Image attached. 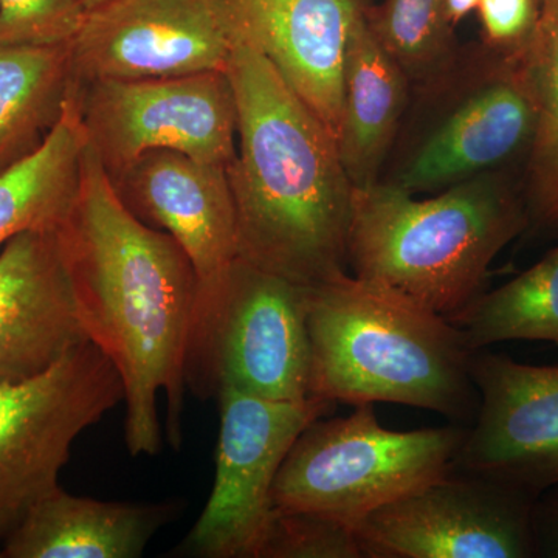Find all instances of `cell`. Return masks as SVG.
I'll use <instances>...</instances> for the list:
<instances>
[{"label":"cell","instance_id":"obj_2","mask_svg":"<svg viewBox=\"0 0 558 558\" xmlns=\"http://www.w3.org/2000/svg\"><path fill=\"white\" fill-rule=\"evenodd\" d=\"M227 75L238 112L227 168L238 258L307 288L344 274L354 186L336 135L244 40Z\"/></svg>","mask_w":558,"mask_h":558},{"label":"cell","instance_id":"obj_10","mask_svg":"<svg viewBox=\"0 0 558 558\" xmlns=\"http://www.w3.org/2000/svg\"><path fill=\"white\" fill-rule=\"evenodd\" d=\"M216 475L205 509L171 556L258 558L275 512L274 486L290 447L332 403L281 402L219 388Z\"/></svg>","mask_w":558,"mask_h":558},{"label":"cell","instance_id":"obj_8","mask_svg":"<svg viewBox=\"0 0 558 558\" xmlns=\"http://www.w3.org/2000/svg\"><path fill=\"white\" fill-rule=\"evenodd\" d=\"M120 402L123 381L92 341L39 376L0 381V542L60 486L81 433Z\"/></svg>","mask_w":558,"mask_h":558},{"label":"cell","instance_id":"obj_7","mask_svg":"<svg viewBox=\"0 0 558 558\" xmlns=\"http://www.w3.org/2000/svg\"><path fill=\"white\" fill-rule=\"evenodd\" d=\"M121 204L178 242L197 279L186 387L209 395V369L230 271L238 259L236 215L227 168L171 149L142 154L109 175Z\"/></svg>","mask_w":558,"mask_h":558},{"label":"cell","instance_id":"obj_16","mask_svg":"<svg viewBox=\"0 0 558 558\" xmlns=\"http://www.w3.org/2000/svg\"><path fill=\"white\" fill-rule=\"evenodd\" d=\"M89 341L57 229L28 230L0 248V381L32 379Z\"/></svg>","mask_w":558,"mask_h":558},{"label":"cell","instance_id":"obj_18","mask_svg":"<svg viewBox=\"0 0 558 558\" xmlns=\"http://www.w3.org/2000/svg\"><path fill=\"white\" fill-rule=\"evenodd\" d=\"M362 0L343 75L339 150L354 189L379 182L410 101L411 81L381 43Z\"/></svg>","mask_w":558,"mask_h":558},{"label":"cell","instance_id":"obj_4","mask_svg":"<svg viewBox=\"0 0 558 558\" xmlns=\"http://www.w3.org/2000/svg\"><path fill=\"white\" fill-rule=\"evenodd\" d=\"M527 227L515 171L488 172L429 199L379 180L352 193L347 267L449 318L486 292L492 263Z\"/></svg>","mask_w":558,"mask_h":558},{"label":"cell","instance_id":"obj_11","mask_svg":"<svg viewBox=\"0 0 558 558\" xmlns=\"http://www.w3.org/2000/svg\"><path fill=\"white\" fill-rule=\"evenodd\" d=\"M534 495L451 470L355 524L363 558H532Z\"/></svg>","mask_w":558,"mask_h":558},{"label":"cell","instance_id":"obj_20","mask_svg":"<svg viewBox=\"0 0 558 558\" xmlns=\"http://www.w3.org/2000/svg\"><path fill=\"white\" fill-rule=\"evenodd\" d=\"M86 135L75 100L43 146L0 172V248L28 230H54L80 191Z\"/></svg>","mask_w":558,"mask_h":558},{"label":"cell","instance_id":"obj_23","mask_svg":"<svg viewBox=\"0 0 558 558\" xmlns=\"http://www.w3.org/2000/svg\"><path fill=\"white\" fill-rule=\"evenodd\" d=\"M368 16L411 84L435 75L458 50L444 0H385L380 5L369 0Z\"/></svg>","mask_w":558,"mask_h":558},{"label":"cell","instance_id":"obj_5","mask_svg":"<svg viewBox=\"0 0 558 558\" xmlns=\"http://www.w3.org/2000/svg\"><path fill=\"white\" fill-rule=\"evenodd\" d=\"M537 112L521 53L458 47L439 72L411 84L380 182L414 194L523 170Z\"/></svg>","mask_w":558,"mask_h":558},{"label":"cell","instance_id":"obj_12","mask_svg":"<svg viewBox=\"0 0 558 558\" xmlns=\"http://www.w3.org/2000/svg\"><path fill=\"white\" fill-rule=\"evenodd\" d=\"M238 40L223 0H108L70 43L76 81L227 72Z\"/></svg>","mask_w":558,"mask_h":558},{"label":"cell","instance_id":"obj_14","mask_svg":"<svg viewBox=\"0 0 558 558\" xmlns=\"http://www.w3.org/2000/svg\"><path fill=\"white\" fill-rule=\"evenodd\" d=\"M470 374L478 411L454 470L478 473L538 497L558 484V366H535L486 349Z\"/></svg>","mask_w":558,"mask_h":558},{"label":"cell","instance_id":"obj_6","mask_svg":"<svg viewBox=\"0 0 558 558\" xmlns=\"http://www.w3.org/2000/svg\"><path fill=\"white\" fill-rule=\"evenodd\" d=\"M468 427L392 432L376 403L348 417L322 418L301 432L274 486L275 508L312 510L355 524L454 469Z\"/></svg>","mask_w":558,"mask_h":558},{"label":"cell","instance_id":"obj_15","mask_svg":"<svg viewBox=\"0 0 558 558\" xmlns=\"http://www.w3.org/2000/svg\"><path fill=\"white\" fill-rule=\"evenodd\" d=\"M236 40L274 65L339 143L343 75L362 0H223Z\"/></svg>","mask_w":558,"mask_h":558},{"label":"cell","instance_id":"obj_22","mask_svg":"<svg viewBox=\"0 0 558 558\" xmlns=\"http://www.w3.org/2000/svg\"><path fill=\"white\" fill-rule=\"evenodd\" d=\"M520 53L537 112L521 189L531 226L558 230V0L542 3L537 31Z\"/></svg>","mask_w":558,"mask_h":558},{"label":"cell","instance_id":"obj_3","mask_svg":"<svg viewBox=\"0 0 558 558\" xmlns=\"http://www.w3.org/2000/svg\"><path fill=\"white\" fill-rule=\"evenodd\" d=\"M310 398L398 403L472 424V349L438 312L344 274L307 288Z\"/></svg>","mask_w":558,"mask_h":558},{"label":"cell","instance_id":"obj_25","mask_svg":"<svg viewBox=\"0 0 558 558\" xmlns=\"http://www.w3.org/2000/svg\"><path fill=\"white\" fill-rule=\"evenodd\" d=\"M84 0H0V44L72 43L87 16Z\"/></svg>","mask_w":558,"mask_h":558},{"label":"cell","instance_id":"obj_19","mask_svg":"<svg viewBox=\"0 0 558 558\" xmlns=\"http://www.w3.org/2000/svg\"><path fill=\"white\" fill-rule=\"evenodd\" d=\"M73 89L70 43L0 44V172L46 143L64 116Z\"/></svg>","mask_w":558,"mask_h":558},{"label":"cell","instance_id":"obj_13","mask_svg":"<svg viewBox=\"0 0 558 558\" xmlns=\"http://www.w3.org/2000/svg\"><path fill=\"white\" fill-rule=\"evenodd\" d=\"M307 286L240 258L227 282L209 369V391L230 387L281 402L310 399Z\"/></svg>","mask_w":558,"mask_h":558},{"label":"cell","instance_id":"obj_9","mask_svg":"<svg viewBox=\"0 0 558 558\" xmlns=\"http://www.w3.org/2000/svg\"><path fill=\"white\" fill-rule=\"evenodd\" d=\"M87 148L108 175L154 149H171L229 168L238 112L227 72L150 80L76 81Z\"/></svg>","mask_w":558,"mask_h":558},{"label":"cell","instance_id":"obj_28","mask_svg":"<svg viewBox=\"0 0 558 558\" xmlns=\"http://www.w3.org/2000/svg\"><path fill=\"white\" fill-rule=\"evenodd\" d=\"M478 3L480 0H444V11L450 27L454 31L470 13L476 11Z\"/></svg>","mask_w":558,"mask_h":558},{"label":"cell","instance_id":"obj_21","mask_svg":"<svg viewBox=\"0 0 558 558\" xmlns=\"http://www.w3.org/2000/svg\"><path fill=\"white\" fill-rule=\"evenodd\" d=\"M472 351L505 341L558 344V245L519 277L449 317Z\"/></svg>","mask_w":558,"mask_h":558},{"label":"cell","instance_id":"obj_26","mask_svg":"<svg viewBox=\"0 0 558 558\" xmlns=\"http://www.w3.org/2000/svg\"><path fill=\"white\" fill-rule=\"evenodd\" d=\"M481 43L502 53H520L537 31L542 0H480Z\"/></svg>","mask_w":558,"mask_h":558},{"label":"cell","instance_id":"obj_1","mask_svg":"<svg viewBox=\"0 0 558 558\" xmlns=\"http://www.w3.org/2000/svg\"><path fill=\"white\" fill-rule=\"evenodd\" d=\"M87 339L124 387V442L131 457H156L163 438L157 398H167V433L182 444L186 359L197 279L178 242L121 204L89 148L80 191L57 229Z\"/></svg>","mask_w":558,"mask_h":558},{"label":"cell","instance_id":"obj_29","mask_svg":"<svg viewBox=\"0 0 558 558\" xmlns=\"http://www.w3.org/2000/svg\"><path fill=\"white\" fill-rule=\"evenodd\" d=\"M108 2V0H84L87 10L95 9V7L101 5V3Z\"/></svg>","mask_w":558,"mask_h":558},{"label":"cell","instance_id":"obj_30","mask_svg":"<svg viewBox=\"0 0 558 558\" xmlns=\"http://www.w3.org/2000/svg\"><path fill=\"white\" fill-rule=\"evenodd\" d=\"M543 2H548V0H542V3H543Z\"/></svg>","mask_w":558,"mask_h":558},{"label":"cell","instance_id":"obj_17","mask_svg":"<svg viewBox=\"0 0 558 558\" xmlns=\"http://www.w3.org/2000/svg\"><path fill=\"white\" fill-rule=\"evenodd\" d=\"M185 502H119L70 495L39 498L0 548L2 558H138Z\"/></svg>","mask_w":558,"mask_h":558},{"label":"cell","instance_id":"obj_24","mask_svg":"<svg viewBox=\"0 0 558 558\" xmlns=\"http://www.w3.org/2000/svg\"><path fill=\"white\" fill-rule=\"evenodd\" d=\"M258 558H363L355 527L312 510L275 508Z\"/></svg>","mask_w":558,"mask_h":558},{"label":"cell","instance_id":"obj_27","mask_svg":"<svg viewBox=\"0 0 558 558\" xmlns=\"http://www.w3.org/2000/svg\"><path fill=\"white\" fill-rule=\"evenodd\" d=\"M532 523L537 557L558 558V484L535 499Z\"/></svg>","mask_w":558,"mask_h":558}]
</instances>
